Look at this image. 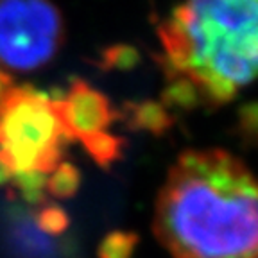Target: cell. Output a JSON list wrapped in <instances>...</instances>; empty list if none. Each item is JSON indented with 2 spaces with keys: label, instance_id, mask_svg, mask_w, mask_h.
I'll return each mask as SVG.
<instances>
[{
  "label": "cell",
  "instance_id": "2e32d148",
  "mask_svg": "<svg viewBox=\"0 0 258 258\" xmlns=\"http://www.w3.org/2000/svg\"><path fill=\"white\" fill-rule=\"evenodd\" d=\"M11 179H13V170L9 169L8 163L0 158V186L6 185V183H9Z\"/></svg>",
  "mask_w": 258,
  "mask_h": 258
},
{
  "label": "cell",
  "instance_id": "6da1fadb",
  "mask_svg": "<svg viewBox=\"0 0 258 258\" xmlns=\"http://www.w3.org/2000/svg\"><path fill=\"white\" fill-rule=\"evenodd\" d=\"M154 235L174 258H256L258 179L228 151H186L158 194Z\"/></svg>",
  "mask_w": 258,
  "mask_h": 258
},
{
  "label": "cell",
  "instance_id": "4fadbf2b",
  "mask_svg": "<svg viewBox=\"0 0 258 258\" xmlns=\"http://www.w3.org/2000/svg\"><path fill=\"white\" fill-rule=\"evenodd\" d=\"M36 224L41 231L48 235H61L69 230L70 217L67 215L61 206L57 205H45L43 208L38 210Z\"/></svg>",
  "mask_w": 258,
  "mask_h": 258
},
{
  "label": "cell",
  "instance_id": "7a4b0ae2",
  "mask_svg": "<svg viewBox=\"0 0 258 258\" xmlns=\"http://www.w3.org/2000/svg\"><path fill=\"white\" fill-rule=\"evenodd\" d=\"M161 63L212 106L258 79V0H201L177 6L160 24Z\"/></svg>",
  "mask_w": 258,
  "mask_h": 258
},
{
  "label": "cell",
  "instance_id": "9a60e30c",
  "mask_svg": "<svg viewBox=\"0 0 258 258\" xmlns=\"http://www.w3.org/2000/svg\"><path fill=\"white\" fill-rule=\"evenodd\" d=\"M13 88V79L9 74H6L4 70H0V102L4 101L6 93Z\"/></svg>",
  "mask_w": 258,
  "mask_h": 258
},
{
  "label": "cell",
  "instance_id": "52a82bcc",
  "mask_svg": "<svg viewBox=\"0 0 258 258\" xmlns=\"http://www.w3.org/2000/svg\"><path fill=\"white\" fill-rule=\"evenodd\" d=\"M86 153L92 156V160L102 169H109L117 160L122 158L125 147V140L117 135H111L108 131L97 133L81 142Z\"/></svg>",
  "mask_w": 258,
  "mask_h": 258
},
{
  "label": "cell",
  "instance_id": "3957f363",
  "mask_svg": "<svg viewBox=\"0 0 258 258\" xmlns=\"http://www.w3.org/2000/svg\"><path fill=\"white\" fill-rule=\"evenodd\" d=\"M69 137L56 99L31 86H13L0 102V158L16 172L47 176L61 163Z\"/></svg>",
  "mask_w": 258,
  "mask_h": 258
},
{
  "label": "cell",
  "instance_id": "9c48e42d",
  "mask_svg": "<svg viewBox=\"0 0 258 258\" xmlns=\"http://www.w3.org/2000/svg\"><path fill=\"white\" fill-rule=\"evenodd\" d=\"M81 186V170L70 161H61L47 177V192L56 199H70Z\"/></svg>",
  "mask_w": 258,
  "mask_h": 258
},
{
  "label": "cell",
  "instance_id": "8992f818",
  "mask_svg": "<svg viewBox=\"0 0 258 258\" xmlns=\"http://www.w3.org/2000/svg\"><path fill=\"white\" fill-rule=\"evenodd\" d=\"M124 120L135 131H145L151 135L167 133L172 127V113L160 101L129 102L124 106Z\"/></svg>",
  "mask_w": 258,
  "mask_h": 258
},
{
  "label": "cell",
  "instance_id": "8fae6325",
  "mask_svg": "<svg viewBox=\"0 0 258 258\" xmlns=\"http://www.w3.org/2000/svg\"><path fill=\"white\" fill-rule=\"evenodd\" d=\"M138 246V235L133 231L115 230L108 233L99 244V258H133Z\"/></svg>",
  "mask_w": 258,
  "mask_h": 258
},
{
  "label": "cell",
  "instance_id": "5b68a950",
  "mask_svg": "<svg viewBox=\"0 0 258 258\" xmlns=\"http://www.w3.org/2000/svg\"><path fill=\"white\" fill-rule=\"evenodd\" d=\"M56 104L69 140L83 142L102 133L117 117L108 97L81 79L72 81L69 92L56 99Z\"/></svg>",
  "mask_w": 258,
  "mask_h": 258
},
{
  "label": "cell",
  "instance_id": "277c9868",
  "mask_svg": "<svg viewBox=\"0 0 258 258\" xmlns=\"http://www.w3.org/2000/svg\"><path fill=\"white\" fill-rule=\"evenodd\" d=\"M63 32L61 13L52 4L0 2V64L16 72L40 69L56 56Z\"/></svg>",
  "mask_w": 258,
  "mask_h": 258
},
{
  "label": "cell",
  "instance_id": "30bf717a",
  "mask_svg": "<svg viewBox=\"0 0 258 258\" xmlns=\"http://www.w3.org/2000/svg\"><path fill=\"white\" fill-rule=\"evenodd\" d=\"M13 188L29 205H45L47 201V176L40 172L13 174Z\"/></svg>",
  "mask_w": 258,
  "mask_h": 258
},
{
  "label": "cell",
  "instance_id": "5bb4252c",
  "mask_svg": "<svg viewBox=\"0 0 258 258\" xmlns=\"http://www.w3.org/2000/svg\"><path fill=\"white\" fill-rule=\"evenodd\" d=\"M238 129L246 138H258V104H246L238 113Z\"/></svg>",
  "mask_w": 258,
  "mask_h": 258
},
{
  "label": "cell",
  "instance_id": "ba28073f",
  "mask_svg": "<svg viewBox=\"0 0 258 258\" xmlns=\"http://www.w3.org/2000/svg\"><path fill=\"white\" fill-rule=\"evenodd\" d=\"M163 101L161 104L167 109H192L196 106L203 104V99L199 95L198 88L185 77H169V85L163 90Z\"/></svg>",
  "mask_w": 258,
  "mask_h": 258
},
{
  "label": "cell",
  "instance_id": "7c38bea8",
  "mask_svg": "<svg viewBox=\"0 0 258 258\" xmlns=\"http://www.w3.org/2000/svg\"><path fill=\"white\" fill-rule=\"evenodd\" d=\"M140 63V52L133 45H111V47L104 48L101 56V67L104 70H133L137 64Z\"/></svg>",
  "mask_w": 258,
  "mask_h": 258
}]
</instances>
